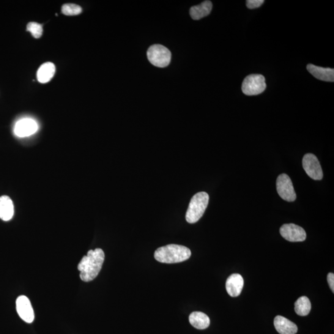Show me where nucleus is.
Listing matches in <instances>:
<instances>
[{"mask_svg": "<svg viewBox=\"0 0 334 334\" xmlns=\"http://www.w3.org/2000/svg\"><path fill=\"white\" fill-rule=\"evenodd\" d=\"M328 284L329 285L330 288L332 290V293H334V274L333 273H328L327 275Z\"/></svg>", "mask_w": 334, "mask_h": 334, "instance_id": "22", "label": "nucleus"}, {"mask_svg": "<svg viewBox=\"0 0 334 334\" xmlns=\"http://www.w3.org/2000/svg\"><path fill=\"white\" fill-rule=\"evenodd\" d=\"M191 255L190 249L186 246L171 244L158 248L154 257L161 263L175 264L187 261Z\"/></svg>", "mask_w": 334, "mask_h": 334, "instance_id": "2", "label": "nucleus"}, {"mask_svg": "<svg viewBox=\"0 0 334 334\" xmlns=\"http://www.w3.org/2000/svg\"><path fill=\"white\" fill-rule=\"evenodd\" d=\"M276 191L282 199L288 202H294L297 198L291 179L286 174L279 175L276 182Z\"/></svg>", "mask_w": 334, "mask_h": 334, "instance_id": "6", "label": "nucleus"}, {"mask_svg": "<svg viewBox=\"0 0 334 334\" xmlns=\"http://www.w3.org/2000/svg\"><path fill=\"white\" fill-rule=\"evenodd\" d=\"M16 305L18 314L24 321L27 323L34 321V311L28 298L24 295L20 296L16 300Z\"/></svg>", "mask_w": 334, "mask_h": 334, "instance_id": "9", "label": "nucleus"}, {"mask_svg": "<svg viewBox=\"0 0 334 334\" xmlns=\"http://www.w3.org/2000/svg\"><path fill=\"white\" fill-rule=\"evenodd\" d=\"M209 201V194L206 192L198 193L193 197L186 213V220L188 223L194 224L199 221L206 211Z\"/></svg>", "mask_w": 334, "mask_h": 334, "instance_id": "3", "label": "nucleus"}, {"mask_svg": "<svg viewBox=\"0 0 334 334\" xmlns=\"http://www.w3.org/2000/svg\"><path fill=\"white\" fill-rule=\"evenodd\" d=\"M27 31L31 32L35 39H39L43 34L42 26L35 22H31L27 24Z\"/></svg>", "mask_w": 334, "mask_h": 334, "instance_id": "20", "label": "nucleus"}, {"mask_svg": "<svg viewBox=\"0 0 334 334\" xmlns=\"http://www.w3.org/2000/svg\"><path fill=\"white\" fill-rule=\"evenodd\" d=\"M303 166L311 179L314 180H321L323 178V172L318 158L313 154L305 155L303 158Z\"/></svg>", "mask_w": 334, "mask_h": 334, "instance_id": "7", "label": "nucleus"}, {"mask_svg": "<svg viewBox=\"0 0 334 334\" xmlns=\"http://www.w3.org/2000/svg\"><path fill=\"white\" fill-rule=\"evenodd\" d=\"M212 9L210 1H205L202 4L191 8L190 16L194 20H199L209 15Z\"/></svg>", "mask_w": 334, "mask_h": 334, "instance_id": "15", "label": "nucleus"}, {"mask_svg": "<svg viewBox=\"0 0 334 334\" xmlns=\"http://www.w3.org/2000/svg\"><path fill=\"white\" fill-rule=\"evenodd\" d=\"M39 129L37 123L31 119H24L20 120L15 125V135L20 138H25L34 135Z\"/></svg>", "mask_w": 334, "mask_h": 334, "instance_id": "10", "label": "nucleus"}, {"mask_svg": "<svg viewBox=\"0 0 334 334\" xmlns=\"http://www.w3.org/2000/svg\"><path fill=\"white\" fill-rule=\"evenodd\" d=\"M189 321L194 327L200 330L205 329L210 325L209 317L202 312H193L189 316Z\"/></svg>", "mask_w": 334, "mask_h": 334, "instance_id": "16", "label": "nucleus"}, {"mask_svg": "<svg viewBox=\"0 0 334 334\" xmlns=\"http://www.w3.org/2000/svg\"><path fill=\"white\" fill-rule=\"evenodd\" d=\"M306 68L314 77L319 80L326 82L334 81V70L332 68L317 67L312 64H309Z\"/></svg>", "mask_w": 334, "mask_h": 334, "instance_id": "13", "label": "nucleus"}, {"mask_svg": "<svg viewBox=\"0 0 334 334\" xmlns=\"http://www.w3.org/2000/svg\"><path fill=\"white\" fill-rule=\"evenodd\" d=\"M280 233L285 239L291 242H303L306 238L305 230L294 224H284L281 227Z\"/></svg>", "mask_w": 334, "mask_h": 334, "instance_id": "8", "label": "nucleus"}, {"mask_svg": "<svg viewBox=\"0 0 334 334\" xmlns=\"http://www.w3.org/2000/svg\"><path fill=\"white\" fill-rule=\"evenodd\" d=\"M105 254L102 249L89 250L78 264L81 280L88 283L96 278L102 269Z\"/></svg>", "mask_w": 334, "mask_h": 334, "instance_id": "1", "label": "nucleus"}, {"mask_svg": "<svg viewBox=\"0 0 334 334\" xmlns=\"http://www.w3.org/2000/svg\"><path fill=\"white\" fill-rule=\"evenodd\" d=\"M55 73V67L51 62H46L40 66L37 71L38 81L40 83H46L50 81Z\"/></svg>", "mask_w": 334, "mask_h": 334, "instance_id": "17", "label": "nucleus"}, {"mask_svg": "<svg viewBox=\"0 0 334 334\" xmlns=\"http://www.w3.org/2000/svg\"><path fill=\"white\" fill-rule=\"evenodd\" d=\"M62 13L67 16L78 15L82 13V8L78 5L67 4L64 5L62 8Z\"/></svg>", "mask_w": 334, "mask_h": 334, "instance_id": "19", "label": "nucleus"}, {"mask_svg": "<svg viewBox=\"0 0 334 334\" xmlns=\"http://www.w3.org/2000/svg\"><path fill=\"white\" fill-rule=\"evenodd\" d=\"M14 215V204L9 196L0 197V218L4 221H9Z\"/></svg>", "mask_w": 334, "mask_h": 334, "instance_id": "14", "label": "nucleus"}, {"mask_svg": "<svg viewBox=\"0 0 334 334\" xmlns=\"http://www.w3.org/2000/svg\"><path fill=\"white\" fill-rule=\"evenodd\" d=\"M311 304L308 297H301L296 301L295 303V311L296 313L300 316H305L310 313Z\"/></svg>", "mask_w": 334, "mask_h": 334, "instance_id": "18", "label": "nucleus"}, {"mask_svg": "<svg viewBox=\"0 0 334 334\" xmlns=\"http://www.w3.org/2000/svg\"><path fill=\"white\" fill-rule=\"evenodd\" d=\"M266 89L265 79L261 75L248 76L243 82L242 91L246 95L252 96L261 94Z\"/></svg>", "mask_w": 334, "mask_h": 334, "instance_id": "5", "label": "nucleus"}, {"mask_svg": "<svg viewBox=\"0 0 334 334\" xmlns=\"http://www.w3.org/2000/svg\"><path fill=\"white\" fill-rule=\"evenodd\" d=\"M244 280L239 273H234L227 279L226 290L228 294L232 297H238L242 293Z\"/></svg>", "mask_w": 334, "mask_h": 334, "instance_id": "11", "label": "nucleus"}, {"mask_svg": "<svg viewBox=\"0 0 334 334\" xmlns=\"http://www.w3.org/2000/svg\"><path fill=\"white\" fill-rule=\"evenodd\" d=\"M147 55L150 64L158 68H165L171 61V52L161 45H154L147 50Z\"/></svg>", "mask_w": 334, "mask_h": 334, "instance_id": "4", "label": "nucleus"}, {"mask_svg": "<svg viewBox=\"0 0 334 334\" xmlns=\"http://www.w3.org/2000/svg\"><path fill=\"white\" fill-rule=\"evenodd\" d=\"M264 3V0H248L246 1V6L249 9H255L261 7Z\"/></svg>", "mask_w": 334, "mask_h": 334, "instance_id": "21", "label": "nucleus"}, {"mask_svg": "<svg viewBox=\"0 0 334 334\" xmlns=\"http://www.w3.org/2000/svg\"><path fill=\"white\" fill-rule=\"evenodd\" d=\"M273 324L280 334H295L298 332L297 325L283 316H276Z\"/></svg>", "mask_w": 334, "mask_h": 334, "instance_id": "12", "label": "nucleus"}]
</instances>
